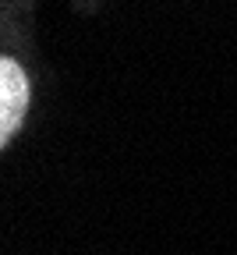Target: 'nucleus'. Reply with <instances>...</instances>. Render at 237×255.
Wrapping results in <instances>:
<instances>
[{
  "label": "nucleus",
  "instance_id": "obj_1",
  "mask_svg": "<svg viewBox=\"0 0 237 255\" xmlns=\"http://www.w3.org/2000/svg\"><path fill=\"white\" fill-rule=\"evenodd\" d=\"M28 114V75L18 60H0V145H7Z\"/></svg>",
  "mask_w": 237,
  "mask_h": 255
}]
</instances>
